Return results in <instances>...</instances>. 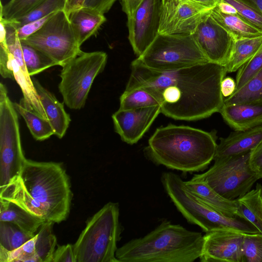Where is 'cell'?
Instances as JSON below:
<instances>
[{
    "instance_id": "39",
    "label": "cell",
    "mask_w": 262,
    "mask_h": 262,
    "mask_svg": "<svg viewBox=\"0 0 262 262\" xmlns=\"http://www.w3.org/2000/svg\"><path fill=\"white\" fill-rule=\"evenodd\" d=\"M56 12L51 13L39 19L28 23L16 29L19 39L20 40L25 39L34 33Z\"/></svg>"
},
{
    "instance_id": "22",
    "label": "cell",
    "mask_w": 262,
    "mask_h": 262,
    "mask_svg": "<svg viewBox=\"0 0 262 262\" xmlns=\"http://www.w3.org/2000/svg\"><path fill=\"white\" fill-rule=\"evenodd\" d=\"M68 16L80 46L106 20L104 14L84 7L72 11Z\"/></svg>"
},
{
    "instance_id": "24",
    "label": "cell",
    "mask_w": 262,
    "mask_h": 262,
    "mask_svg": "<svg viewBox=\"0 0 262 262\" xmlns=\"http://www.w3.org/2000/svg\"><path fill=\"white\" fill-rule=\"evenodd\" d=\"M0 221L13 223L31 234H35L46 222L31 215L16 204L2 199H0Z\"/></svg>"
},
{
    "instance_id": "33",
    "label": "cell",
    "mask_w": 262,
    "mask_h": 262,
    "mask_svg": "<svg viewBox=\"0 0 262 262\" xmlns=\"http://www.w3.org/2000/svg\"><path fill=\"white\" fill-rule=\"evenodd\" d=\"M66 0H45L29 13L14 20H5L16 29L30 22L42 18L51 13L64 10Z\"/></svg>"
},
{
    "instance_id": "42",
    "label": "cell",
    "mask_w": 262,
    "mask_h": 262,
    "mask_svg": "<svg viewBox=\"0 0 262 262\" xmlns=\"http://www.w3.org/2000/svg\"><path fill=\"white\" fill-rule=\"evenodd\" d=\"M117 0H85L83 7L92 8L104 14L107 12Z\"/></svg>"
},
{
    "instance_id": "7",
    "label": "cell",
    "mask_w": 262,
    "mask_h": 262,
    "mask_svg": "<svg viewBox=\"0 0 262 262\" xmlns=\"http://www.w3.org/2000/svg\"><path fill=\"white\" fill-rule=\"evenodd\" d=\"M251 152L215 157L213 165L207 171L195 174L192 179L205 182L227 199H236L250 191L259 179L250 165Z\"/></svg>"
},
{
    "instance_id": "29",
    "label": "cell",
    "mask_w": 262,
    "mask_h": 262,
    "mask_svg": "<svg viewBox=\"0 0 262 262\" xmlns=\"http://www.w3.org/2000/svg\"><path fill=\"white\" fill-rule=\"evenodd\" d=\"M262 101V70L245 84L224 99V104L252 103Z\"/></svg>"
},
{
    "instance_id": "43",
    "label": "cell",
    "mask_w": 262,
    "mask_h": 262,
    "mask_svg": "<svg viewBox=\"0 0 262 262\" xmlns=\"http://www.w3.org/2000/svg\"><path fill=\"white\" fill-rule=\"evenodd\" d=\"M249 163L255 172L262 167V143L251 151Z\"/></svg>"
},
{
    "instance_id": "19",
    "label": "cell",
    "mask_w": 262,
    "mask_h": 262,
    "mask_svg": "<svg viewBox=\"0 0 262 262\" xmlns=\"http://www.w3.org/2000/svg\"><path fill=\"white\" fill-rule=\"evenodd\" d=\"M0 199L12 202L45 221L51 222L45 207L28 192L19 176L13 178L6 186L0 188Z\"/></svg>"
},
{
    "instance_id": "32",
    "label": "cell",
    "mask_w": 262,
    "mask_h": 262,
    "mask_svg": "<svg viewBox=\"0 0 262 262\" xmlns=\"http://www.w3.org/2000/svg\"><path fill=\"white\" fill-rule=\"evenodd\" d=\"M21 46L24 62L31 77L57 66L54 61L35 48L22 42Z\"/></svg>"
},
{
    "instance_id": "9",
    "label": "cell",
    "mask_w": 262,
    "mask_h": 262,
    "mask_svg": "<svg viewBox=\"0 0 262 262\" xmlns=\"http://www.w3.org/2000/svg\"><path fill=\"white\" fill-rule=\"evenodd\" d=\"M20 41L41 52L62 67L82 51L64 10L57 11L38 30Z\"/></svg>"
},
{
    "instance_id": "25",
    "label": "cell",
    "mask_w": 262,
    "mask_h": 262,
    "mask_svg": "<svg viewBox=\"0 0 262 262\" xmlns=\"http://www.w3.org/2000/svg\"><path fill=\"white\" fill-rule=\"evenodd\" d=\"M235 200L238 216L247 220L262 234V185L257 183L254 189Z\"/></svg>"
},
{
    "instance_id": "5",
    "label": "cell",
    "mask_w": 262,
    "mask_h": 262,
    "mask_svg": "<svg viewBox=\"0 0 262 262\" xmlns=\"http://www.w3.org/2000/svg\"><path fill=\"white\" fill-rule=\"evenodd\" d=\"M122 231L118 203H107L88 221L73 245L76 262H119L116 252Z\"/></svg>"
},
{
    "instance_id": "26",
    "label": "cell",
    "mask_w": 262,
    "mask_h": 262,
    "mask_svg": "<svg viewBox=\"0 0 262 262\" xmlns=\"http://www.w3.org/2000/svg\"><path fill=\"white\" fill-rule=\"evenodd\" d=\"M211 16L225 29L234 39L253 38L262 36V31L252 26L239 15L225 14L215 7Z\"/></svg>"
},
{
    "instance_id": "36",
    "label": "cell",
    "mask_w": 262,
    "mask_h": 262,
    "mask_svg": "<svg viewBox=\"0 0 262 262\" xmlns=\"http://www.w3.org/2000/svg\"><path fill=\"white\" fill-rule=\"evenodd\" d=\"M243 254V262H262V234L245 235Z\"/></svg>"
},
{
    "instance_id": "12",
    "label": "cell",
    "mask_w": 262,
    "mask_h": 262,
    "mask_svg": "<svg viewBox=\"0 0 262 262\" xmlns=\"http://www.w3.org/2000/svg\"><path fill=\"white\" fill-rule=\"evenodd\" d=\"M161 0H144L127 18L128 40L135 54L141 56L159 34Z\"/></svg>"
},
{
    "instance_id": "21",
    "label": "cell",
    "mask_w": 262,
    "mask_h": 262,
    "mask_svg": "<svg viewBox=\"0 0 262 262\" xmlns=\"http://www.w3.org/2000/svg\"><path fill=\"white\" fill-rule=\"evenodd\" d=\"M185 182L189 190L206 205L227 216H238L235 199L223 197L202 180L191 179Z\"/></svg>"
},
{
    "instance_id": "16",
    "label": "cell",
    "mask_w": 262,
    "mask_h": 262,
    "mask_svg": "<svg viewBox=\"0 0 262 262\" xmlns=\"http://www.w3.org/2000/svg\"><path fill=\"white\" fill-rule=\"evenodd\" d=\"M161 113L159 105L146 107L120 109L112 115L115 131L128 144L136 143Z\"/></svg>"
},
{
    "instance_id": "45",
    "label": "cell",
    "mask_w": 262,
    "mask_h": 262,
    "mask_svg": "<svg viewBox=\"0 0 262 262\" xmlns=\"http://www.w3.org/2000/svg\"><path fill=\"white\" fill-rule=\"evenodd\" d=\"M144 0H121L122 9L127 18L132 16Z\"/></svg>"
},
{
    "instance_id": "11",
    "label": "cell",
    "mask_w": 262,
    "mask_h": 262,
    "mask_svg": "<svg viewBox=\"0 0 262 262\" xmlns=\"http://www.w3.org/2000/svg\"><path fill=\"white\" fill-rule=\"evenodd\" d=\"M212 9L191 0H161L159 34H192Z\"/></svg>"
},
{
    "instance_id": "20",
    "label": "cell",
    "mask_w": 262,
    "mask_h": 262,
    "mask_svg": "<svg viewBox=\"0 0 262 262\" xmlns=\"http://www.w3.org/2000/svg\"><path fill=\"white\" fill-rule=\"evenodd\" d=\"M32 81L47 118L54 130V135L61 139L71 122L69 114L65 111L63 103L59 102L54 94L43 88L35 78Z\"/></svg>"
},
{
    "instance_id": "50",
    "label": "cell",
    "mask_w": 262,
    "mask_h": 262,
    "mask_svg": "<svg viewBox=\"0 0 262 262\" xmlns=\"http://www.w3.org/2000/svg\"><path fill=\"white\" fill-rule=\"evenodd\" d=\"M259 179L262 178V167L256 171Z\"/></svg>"
},
{
    "instance_id": "27",
    "label": "cell",
    "mask_w": 262,
    "mask_h": 262,
    "mask_svg": "<svg viewBox=\"0 0 262 262\" xmlns=\"http://www.w3.org/2000/svg\"><path fill=\"white\" fill-rule=\"evenodd\" d=\"M17 112L21 115L33 138L37 141H43L54 135V130L48 119L37 113L27 108L23 98L19 103H14Z\"/></svg>"
},
{
    "instance_id": "38",
    "label": "cell",
    "mask_w": 262,
    "mask_h": 262,
    "mask_svg": "<svg viewBox=\"0 0 262 262\" xmlns=\"http://www.w3.org/2000/svg\"><path fill=\"white\" fill-rule=\"evenodd\" d=\"M232 5L238 14L246 21L262 31V14L241 0H222Z\"/></svg>"
},
{
    "instance_id": "13",
    "label": "cell",
    "mask_w": 262,
    "mask_h": 262,
    "mask_svg": "<svg viewBox=\"0 0 262 262\" xmlns=\"http://www.w3.org/2000/svg\"><path fill=\"white\" fill-rule=\"evenodd\" d=\"M199 49L211 62L224 66L234 38L211 16H206L192 34Z\"/></svg>"
},
{
    "instance_id": "4",
    "label": "cell",
    "mask_w": 262,
    "mask_h": 262,
    "mask_svg": "<svg viewBox=\"0 0 262 262\" xmlns=\"http://www.w3.org/2000/svg\"><path fill=\"white\" fill-rule=\"evenodd\" d=\"M18 176L28 192L45 207L51 222L59 223L66 220L72 191L61 163L26 159Z\"/></svg>"
},
{
    "instance_id": "10",
    "label": "cell",
    "mask_w": 262,
    "mask_h": 262,
    "mask_svg": "<svg viewBox=\"0 0 262 262\" xmlns=\"http://www.w3.org/2000/svg\"><path fill=\"white\" fill-rule=\"evenodd\" d=\"M18 112L7 89L0 83V188L18 176L26 160L23 153Z\"/></svg>"
},
{
    "instance_id": "44",
    "label": "cell",
    "mask_w": 262,
    "mask_h": 262,
    "mask_svg": "<svg viewBox=\"0 0 262 262\" xmlns=\"http://www.w3.org/2000/svg\"><path fill=\"white\" fill-rule=\"evenodd\" d=\"M236 90V82L231 77H225L222 81L221 90L224 97L231 96Z\"/></svg>"
},
{
    "instance_id": "17",
    "label": "cell",
    "mask_w": 262,
    "mask_h": 262,
    "mask_svg": "<svg viewBox=\"0 0 262 262\" xmlns=\"http://www.w3.org/2000/svg\"><path fill=\"white\" fill-rule=\"evenodd\" d=\"M219 113L234 130H246L262 124V101L224 104Z\"/></svg>"
},
{
    "instance_id": "23",
    "label": "cell",
    "mask_w": 262,
    "mask_h": 262,
    "mask_svg": "<svg viewBox=\"0 0 262 262\" xmlns=\"http://www.w3.org/2000/svg\"><path fill=\"white\" fill-rule=\"evenodd\" d=\"M262 49V36L234 39L233 46L224 67L227 73L234 72L249 61Z\"/></svg>"
},
{
    "instance_id": "3",
    "label": "cell",
    "mask_w": 262,
    "mask_h": 262,
    "mask_svg": "<svg viewBox=\"0 0 262 262\" xmlns=\"http://www.w3.org/2000/svg\"><path fill=\"white\" fill-rule=\"evenodd\" d=\"M203 241L201 232L165 220L118 248L116 257L119 262H193L201 255Z\"/></svg>"
},
{
    "instance_id": "41",
    "label": "cell",
    "mask_w": 262,
    "mask_h": 262,
    "mask_svg": "<svg viewBox=\"0 0 262 262\" xmlns=\"http://www.w3.org/2000/svg\"><path fill=\"white\" fill-rule=\"evenodd\" d=\"M76 262L73 245L58 246L54 251L52 262Z\"/></svg>"
},
{
    "instance_id": "40",
    "label": "cell",
    "mask_w": 262,
    "mask_h": 262,
    "mask_svg": "<svg viewBox=\"0 0 262 262\" xmlns=\"http://www.w3.org/2000/svg\"><path fill=\"white\" fill-rule=\"evenodd\" d=\"M0 73L4 78L14 79L7 42L0 43Z\"/></svg>"
},
{
    "instance_id": "37",
    "label": "cell",
    "mask_w": 262,
    "mask_h": 262,
    "mask_svg": "<svg viewBox=\"0 0 262 262\" xmlns=\"http://www.w3.org/2000/svg\"><path fill=\"white\" fill-rule=\"evenodd\" d=\"M262 70V49L238 70L236 76V90L241 88Z\"/></svg>"
},
{
    "instance_id": "28",
    "label": "cell",
    "mask_w": 262,
    "mask_h": 262,
    "mask_svg": "<svg viewBox=\"0 0 262 262\" xmlns=\"http://www.w3.org/2000/svg\"><path fill=\"white\" fill-rule=\"evenodd\" d=\"M53 222H45L38 229L35 243L36 262H52L57 239L52 232Z\"/></svg>"
},
{
    "instance_id": "46",
    "label": "cell",
    "mask_w": 262,
    "mask_h": 262,
    "mask_svg": "<svg viewBox=\"0 0 262 262\" xmlns=\"http://www.w3.org/2000/svg\"><path fill=\"white\" fill-rule=\"evenodd\" d=\"M216 8L221 12L227 14L238 15L236 9L231 4L221 1L216 6Z\"/></svg>"
},
{
    "instance_id": "35",
    "label": "cell",
    "mask_w": 262,
    "mask_h": 262,
    "mask_svg": "<svg viewBox=\"0 0 262 262\" xmlns=\"http://www.w3.org/2000/svg\"><path fill=\"white\" fill-rule=\"evenodd\" d=\"M37 237V233H36L31 239L12 251H7L0 247V262H36L35 243Z\"/></svg>"
},
{
    "instance_id": "30",
    "label": "cell",
    "mask_w": 262,
    "mask_h": 262,
    "mask_svg": "<svg viewBox=\"0 0 262 262\" xmlns=\"http://www.w3.org/2000/svg\"><path fill=\"white\" fill-rule=\"evenodd\" d=\"M158 105H160V103L157 97L143 88L125 90L120 97V109H134Z\"/></svg>"
},
{
    "instance_id": "34",
    "label": "cell",
    "mask_w": 262,
    "mask_h": 262,
    "mask_svg": "<svg viewBox=\"0 0 262 262\" xmlns=\"http://www.w3.org/2000/svg\"><path fill=\"white\" fill-rule=\"evenodd\" d=\"M45 0H10L5 5L1 1L0 18L14 20L26 15Z\"/></svg>"
},
{
    "instance_id": "31",
    "label": "cell",
    "mask_w": 262,
    "mask_h": 262,
    "mask_svg": "<svg viewBox=\"0 0 262 262\" xmlns=\"http://www.w3.org/2000/svg\"><path fill=\"white\" fill-rule=\"evenodd\" d=\"M35 235L24 231L13 223L0 221V247L7 251L20 247Z\"/></svg>"
},
{
    "instance_id": "49",
    "label": "cell",
    "mask_w": 262,
    "mask_h": 262,
    "mask_svg": "<svg viewBox=\"0 0 262 262\" xmlns=\"http://www.w3.org/2000/svg\"><path fill=\"white\" fill-rule=\"evenodd\" d=\"M262 14V0H241Z\"/></svg>"
},
{
    "instance_id": "1",
    "label": "cell",
    "mask_w": 262,
    "mask_h": 262,
    "mask_svg": "<svg viewBox=\"0 0 262 262\" xmlns=\"http://www.w3.org/2000/svg\"><path fill=\"white\" fill-rule=\"evenodd\" d=\"M125 90L143 88L159 99L161 113L176 119L194 121L219 113L224 104L221 84L227 72L221 64L207 62L183 69L160 71L136 59Z\"/></svg>"
},
{
    "instance_id": "47",
    "label": "cell",
    "mask_w": 262,
    "mask_h": 262,
    "mask_svg": "<svg viewBox=\"0 0 262 262\" xmlns=\"http://www.w3.org/2000/svg\"><path fill=\"white\" fill-rule=\"evenodd\" d=\"M85 0H66L64 10L68 15L72 11L83 7Z\"/></svg>"
},
{
    "instance_id": "18",
    "label": "cell",
    "mask_w": 262,
    "mask_h": 262,
    "mask_svg": "<svg viewBox=\"0 0 262 262\" xmlns=\"http://www.w3.org/2000/svg\"><path fill=\"white\" fill-rule=\"evenodd\" d=\"M261 143V125L246 130H235L226 138H220L214 158L230 156L252 151Z\"/></svg>"
},
{
    "instance_id": "2",
    "label": "cell",
    "mask_w": 262,
    "mask_h": 262,
    "mask_svg": "<svg viewBox=\"0 0 262 262\" xmlns=\"http://www.w3.org/2000/svg\"><path fill=\"white\" fill-rule=\"evenodd\" d=\"M216 132L169 124L156 129L143 153L157 165L184 172L206 169L215 155Z\"/></svg>"
},
{
    "instance_id": "15",
    "label": "cell",
    "mask_w": 262,
    "mask_h": 262,
    "mask_svg": "<svg viewBox=\"0 0 262 262\" xmlns=\"http://www.w3.org/2000/svg\"><path fill=\"white\" fill-rule=\"evenodd\" d=\"M246 234L226 230L206 232L203 235L202 262H243V246Z\"/></svg>"
},
{
    "instance_id": "8",
    "label": "cell",
    "mask_w": 262,
    "mask_h": 262,
    "mask_svg": "<svg viewBox=\"0 0 262 262\" xmlns=\"http://www.w3.org/2000/svg\"><path fill=\"white\" fill-rule=\"evenodd\" d=\"M107 59L104 52L82 51L62 67L58 89L68 107L79 110L84 107L93 82L103 71Z\"/></svg>"
},
{
    "instance_id": "48",
    "label": "cell",
    "mask_w": 262,
    "mask_h": 262,
    "mask_svg": "<svg viewBox=\"0 0 262 262\" xmlns=\"http://www.w3.org/2000/svg\"><path fill=\"white\" fill-rule=\"evenodd\" d=\"M203 7L213 9L221 0H191Z\"/></svg>"
},
{
    "instance_id": "14",
    "label": "cell",
    "mask_w": 262,
    "mask_h": 262,
    "mask_svg": "<svg viewBox=\"0 0 262 262\" xmlns=\"http://www.w3.org/2000/svg\"><path fill=\"white\" fill-rule=\"evenodd\" d=\"M2 20L6 27V42L9 52L11 69L14 79L21 90L24 104L27 108L34 110L41 117L48 120L32 79L25 66L21 42L18 37L16 29L8 22L3 19Z\"/></svg>"
},
{
    "instance_id": "6",
    "label": "cell",
    "mask_w": 262,
    "mask_h": 262,
    "mask_svg": "<svg viewBox=\"0 0 262 262\" xmlns=\"http://www.w3.org/2000/svg\"><path fill=\"white\" fill-rule=\"evenodd\" d=\"M136 59L148 68L160 71L209 62L192 34H159L143 54Z\"/></svg>"
}]
</instances>
